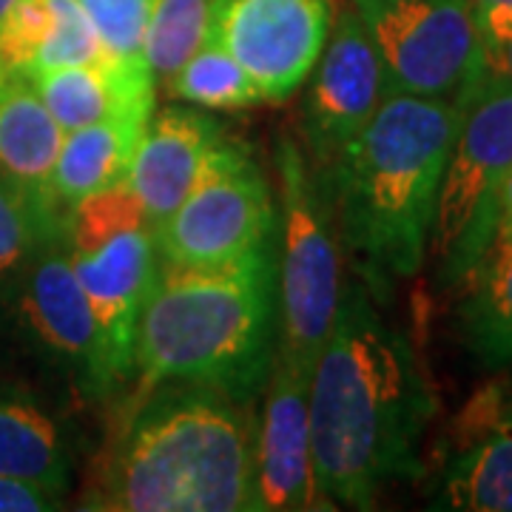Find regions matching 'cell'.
Masks as SVG:
<instances>
[{
  "label": "cell",
  "mask_w": 512,
  "mask_h": 512,
  "mask_svg": "<svg viewBox=\"0 0 512 512\" xmlns=\"http://www.w3.org/2000/svg\"><path fill=\"white\" fill-rule=\"evenodd\" d=\"M436 410L410 339L384 322L362 282L345 285L308 387L313 467L330 501L370 510L390 484L419 478Z\"/></svg>",
  "instance_id": "6da1fadb"
},
{
  "label": "cell",
  "mask_w": 512,
  "mask_h": 512,
  "mask_svg": "<svg viewBox=\"0 0 512 512\" xmlns=\"http://www.w3.org/2000/svg\"><path fill=\"white\" fill-rule=\"evenodd\" d=\"M456 126V100L384 92L367 126L316 174L342 254L370 296L384 299L421 271Z\"/></svg>",
  "instance_id": "7a4b0ae2"
},
{
  "label": "cell",
  "mask_w": 512,
  "mask_h": 512,
  "mask_svg": "<svg viewBox=\"0 0 512 512\" xmlns=\"http://www.w3.org/2000/svg\"><path fill=\"white\" fill-rule=\"evenodd\" d=\"M256 416L251 399L208 384L146 390L109 453L86 510L254 512Z\"/></svg>",
  "instance_id": "3957f363"
},
{
  "label": "cell",
  "mask_w": 512,
  "mask_h": 512,
  "mask_svg": "<svg viewBox=\"0 0 512 512\" xmlns=\"http://www.w3.org/2000/svg\"><path fill=\"white\" fill-rule=\"evenodd\" d=\"M276 350L274 245L217 268L160 265L134 336L140 390L208 384L239 399L265 387Z\"/></svg>",
  "instance_id": "277c9868"
},
{
  "label": "cell",
  "mask_w": 512,
  "mask_h": 512,
  "mask_svg": "<svg viewBox=\"0 0 512 512\" xmlns=\"http://www.w3.org/2000/svg\"><path fill=\"white\" fill-rule=\"evenodd\" d=\"M276 174V353L311 370L345 293L342 242L322 183L291 134L276 143Z\"/></svg>",
  "instance_id": "5b68a950"
},
{
  "label": "cell",
  "mask_w": 512,
  "mask_h": 512,
  "mask_svg": "<svg viewBox=\"0 0 512 512\" xmlns=\"http://www.w3.org/2000/svg\"><path fill=\"white\" fill-rule=\"evenodd\" d=\"M458 126L441 174L427 251L441 285H464L487 256L498 194L512 168V86L481 66L456 97Z\"/></svg>",
  "instance_id": "8992f818"
},
{
  "label": "cell",
  "mask_w": 512,
  "mask_h": 512,
  "mask_svg": "<svg viewBox=\"0 0 512 512\" xmlns=\"http://www.w3.org/2000/svg\"><path fill=\"white\" fill-rule=\"evenodd\" d=\"M276 205L254 157L222 140L197 185L151 228L160 265L217 268L274 245Z\"/></svg>",
  "instance_id": "52a82bcc"
},
{
  "label": "cell",
  "mask_w": 512,
  "mask_h": 512,
  "mask_svg": "<svg viewBox=\"0 0 512 512\" xmlns=\"http://www.w3.org/2000/svg\"><path fill=\"white\" fill-rule=\"evenodd\" d=\"M382 63L384 92L456 100L481 72L473 0H350Z\"/></svg>",
  "instance_id": "ba28073f"
},
{
  "label": "cell",
  "mask_w": 512,
  "mask_h": 512,
  "mask_svg": "<svg viewBox=\"0 0 512 512\" xmlns=\"http://www.w3.org/2000/svg\"><path fill=\"white\" fill-rule=\"evenodd\" d=\"M15 274V313L29 348L66 376L77 393L109 396L114 382L63 234L43 239Z\"/></svg>",
  "instance_id": "9c48e42d"
},
{
  "label": "cell",
  "mask_w": 512,
  "mask_h": 512,
  "mask_svg": "<svg viewBox=\"0 0 512 512\" xmlns=\"http://www.w3.org/2000/svg\"><path fill=\"white\" fill-rule=\"evenodd\" d=\"M333 18V0H211L208 40L251 74L265 103H285L308 83Z\"/></svg>",
  "instance_id": "30bf717a"
},
{
  "label": "cell",
  "mask_w": 512,
  "mask_h": 512,
  "mask_svg": "<svg viewBox=\"0 0 512 512\" xmlns=\"http://www.w3.org/2000/svg\"><path fill=\"white\" fill-rule=\"evenodd\" d=\"M308 80L302 148L313 171L322 174L367 126L384 97L382 63L353 6L336 12L328 43Z\"/></svg>",
  "instance_id": "8fae6325"
},
{
  "label": "cell",
  "mask_w": 512,
  "mask_h": 512,
  "mask_svg": "<svg viewBox=\"0 0 512 512\" xmlns=\"http://www.w3.org/2000/svg\"><path fill=\"white\" fill-rule=\"evenodd\" d=\"M430 507L512 512V387L493 382L461 407L444 433Z\"/></svg>",
  "instance_id": "7c38bea8"
},
{
  "label": "cell",
  "mask_w": 512,
  "mask_h": 512,
  "mask_svg": "<svg viewBox=\"0 0 512 512\" xmlns=\"http://www.w3.org/2000/svg\"><path fill=\"white\" fill-rule=\"evenodd\" d=\"M311 370L274 350L265 379V402L256 419V504L254 512L333 510L313 467Z\"/></svg>",
  "instance_id": "4fadbf2b"
},
{
  "label": "cell",
  "mask_w": 512,
  "mask_h": 512,
  "mask_svg": "<svg viewBox=\"0 0 512 512\" xmlns=\"http://www.w3.org/2000/svg\"><path fill=\"white\" fill-rule=\"evenodd\" d=\"M74 274L86 293L103 359L114 387L134 370V336L146 296L160 271L151 228H131L92 251L72 254Z\"/></svg>",
  "instance_id": "5bb4252c"
},
{
  "label": "cell",
  "mask_w": 512,
  "mask_h": 512,
  "mask_svg": "<svg viewBox=\"0 0 512 512\" xmlns=\"http://www.w3.org/2000/svg\"><path fill=\"white\" fill-rule=\"evenodd\" d=\"M222 140V128L202 111L168 106L148 114L128 185L143 202L151 228L188 197Z\"/></svg>",
  "instance_id": "9a60e30c"
},
{
  "label": "cell",
  "mask_w": 512,
  "mask_h": 512,
  "mask_svg": "<svg viewBox=\"0 0 512 512\" xmlns=\"http://www.w3.org/2000/svg\"><path fill=\"white\" fill-rule=\"evenodd\" d=\"M29 80L63 131L109 120H148L154 109V74L146 60L106 55Z\"/></svg>",
  "instance_id": "2e32d148"
},
{
  "label": "cell",
  "mask_w": 512,
  "mask_h": 512,
  "mask_svg": "<svg viewBox=\"0 0 512 512\" xmlns=\"http://www.w3.org/2000/svg\"><path fill=\"white\" fill-rule=\"evenodd\" d=\"M66 131L43 106L29 77L0 80V177L18 188L49 222L60 225L52 171Z\"/></svg>",
  "instance_id": "e0dca14e"
},
{
  "label": "cell",
  "mask_w": 512,
  "mask_h": 512,
  "mask_svg": "<svg viewBox=\"0 0 512 512\" xmlns=\"http://www.w3.org/2000/svg\"><path fill=\"white\" fill-rule=\"evenodd\" d=\"M143 126L146 120H109L66 131L52 171L57 208L66 211L89 194L126 183Z\"/></svg>",
  "instance_id": "ac0fdd59"
},
{
  "label": "cell",
  "mask_w": 512,
  "mask_h": 512,
  "mask_svg": "<svg viewBox=\"0 0 512 512\" xmlns=\"http://www.w3.org/2000/svg\"><path fill=\"white\" fill-rule=\"evenodd\" d=\"M458 308L464 348L481 367L504 370L512 365V239L490 245L476 274L467 282Z\"/></svg>",
  "instance_id": "d6986e66"
},
{
  "label": "cell",
  "mask_w": 512,
  "mask_h": 512,
  "mask_svg": "<svg viewBox=\"0 0 512 512\" xmlns=\"http://www.w3.org/2000/svg\"><path fill=\"white\" fill-rule=\"evenodd\" d=\"M0 476L40 481L66 493L69 453L60 427L35 402L0 393Z\"/></svg>",
  "instance_id": "ffe728a7"
},
{
  "label": "cell",
  "mask_w": 512,
  "mask_h": 512,
  "mask_svg": "<svg viewBox=\"0 0 512 512\" xmlns=\"http://www.w3.org/2000/svg\"><path fill=\"white\" fill-rule=\"evenodd\" d=\"M171 94L185 103L214 111H242L265 103L251 74L220 43L208 37L197 49V55L171 77Z\"/></svg>",
  "instance_id": "44dd1931"
},
{
  "label": "cell",
  "mask_w": 512,
  "mask_h": 512,
  "mask_svg": "<svg viewBox=\"0 0 512 512\" xmlns=\"http://www.w3.org/2000/svg\"><path fill=\"white\" fill-rule=\"evenodd\" d=\"M211 20V0H154L143 57L154 77L171 80L197 55Z\"/></svg>",
  "instance_id": "7402d4cb"
},
{
  "label": "cell",
  "mask_w": 512,
  "mask_h": 512,
  "mask_svg": "<svg viewBox=\"0 0 512 512\" xmlns=\"http://www.w3.org/2000/svg\"><path fill=\"white\" fill-rule=\"evenodd\" d=\"M131 228H151V225L143 202L134 194L128 180L77 200L60 217V234L72 254L100 248L103 242Z\"/></svg>",
  "instance_id": "603a6c76"
},
{
  "label": "cell",
  "mask_w": 512,
  "mask_h": 512,
  "mask_svg": "<svg viewBox=\"0 0 512 512\" xmlns=\"http://www.w3.org/2000/svg\"><path fill=\"white\" fill-rule=\"evenodd\" d=\"M49 32L43 37V46L32 63V74L60 69V66H80L106 57V46L94 32L92 20L83 12L77 0H49Z\"/></svg>",
  "instance_id": "cb8c5ba5"
},
{
  "label": "cell",
  "mask_w": 512,
  "mask_h": 512,
  "mask_svg": "<svg viewBox=\"0 0 512 512\" xmlns=\"http://www.w3.org/2000/svg\"><path fill=\"white\" fill-rule=\"evenodd\" d=\"M60 225L49 222L15 185L0 177V276L15 274L20 262Z\"/></svg>",
  "instance_id": "d4e9b609"
},
{
  "label": "cell",
  "mask_w": 512,
  "mask_h": 512,
  "mask_svg": "<svg viewBox=\"0 0 512 512\" xmlns=\"http://www.w3.org/2000/svg\"><path fill=\"white\" fill-rule=\"evenodd\" d=\"M77 3L89 15L94 32L100 35L109 55L146 60L143 40H146L154 0H77Z\"/></svg>",
  "instance_id": "484cf974"
},
{
  "label": "cell",
  "mask_w": 512,
  "mask_h": 512,
  "mask_svg": "<svg viewBox=\"0 0 512 512\" xmlns=\"http://www.w3.org/2000/svg\"><path fill=\"white\" fill-rule=\"evenodd\" d=\"M49 0H18L0 29V69L3 74L29 77L32 63L49 32Z\"/></svg>",
  "instance_id": "4316f807"
},
{
  "label": "cell",
  "mask_w": 512,
  "mask_h": 512,
  "mask_svg": "<svg viewBox=\"0 0 512 512\" xmlns=\"http://www.w3.org/2000/svg\"><path fill=\"white\" fill-rule=\"evenodd\" d=\"M473 9H476L481 55H484L481 66L512 86V6L484 3Z\"/></svg>",
  "instance_id": "83f0119b"
},
{
  "label": "cell",
  "mask_w": 512,
  "mask_h": 512,
  "mask_svg": "<svg viewBox=\"0 0 512 512\" xmlns=\"http://www.w3.org/2000/svg\"><path fill=\"white\" fill-rule=\"evenodd\" d=\"M63 495L55 487L18 476H0V512H52L63 507Z\"/></svg>",
  "instance_id": "f1b7e54d"
},
{
  "label": "cell",
  "mask_w": 512,
  "mask_h": 512,
  "mask_svg": "<svg viewBox=\"0 0 512 512\" xmlns=\"http://www.w3.org/2000/svg\"><path fill=\"white\" fill-rule=\"evenodd\" d=\"M510 239H512V168H510V174H507V180H504V185H501V194H498L493 245H498V242H510Z\"/></svg>",
  "instance_id": "f546056e"
},
{
  "label": "cell",
  "mask_w": 512,
  "mask_h": 512,
  "mask_svg": "<svg viewBox=\"0 0 512 512\" xmlns=\"http://www.w3.org/2000/svg\"><path fill=\"white\" fill-rule=\"evenodd\" d=\"M18 0H0V29H3V23H6V15H9V9L15 6ZM0 80H6V74L0 69Z\"/></svg>",
  "instance_id": "4dcf8cb0"
},
{
  "label": "cell",
  "mask_w": 512,
  "mask_h": 512,
  "mask_svg": "<svg viewBox=\"0 0 512 512\" xmlns=\"http://www.w3.org/2000/svg\"><path fill=\"white\" fill-rule=\"evenodd\" d=\"M484 3H504V6H512V0H473V6H484Z\"/></svg>",
  "instance_id": "1f68e13d"
}]
</instances>
